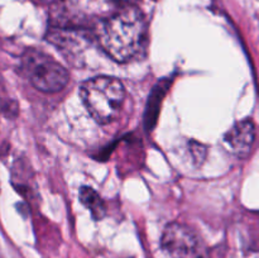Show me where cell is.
I'll list each match as a JSON object with an SVG mask.
<instances>
[{"label": "cell", "instance_id": "cell-1", "mask_svg": "<svg viewBox=\"0 0 259 258\" xmlns=\"http://www.w3.org/2000/svg\"><path fill=\"white\" fill-rule=\"evenodd\" d=\"M101 47L113 60L124 63L138 57L146 47L147 22L136 7L121 8L103 24Z\"/></svg>", "mask_w": 259, "mask_h": 258}, {"label": "cell", "instance_id": "cell-2", "mask_svg": "<svg viewBox=\"0 0 259 258\" xmlns=\"http://www.w3.org/2000/svg\"><path fill=\"white\" fill-rule=\"evenodd\" d=\"M80 95L90 115L99 124H108L120 113L125 100V89L118 78L99 76L81 85Z\"/></svg>", "mask_w": 259, "mask_h": 258}, {"label": "cell", "instance_id": "cell-3", "mask_svg": "<svg viewBox=\"0 0 259 258\" xmlns=\"http://www.w3.org/2000/svg\"><path fill=\"white\" fill-rule=\"evenodd\" d=\"M22 70L28 80L42 93H58L68 82V72L51 56L37 50H28L22 57Z\"/></svg>", "mask_w": 259, "mask_h": 258}, {"label": "cell", "instance_id": "cell-4", "mask_svg": "<svg viewBox=\"0 0 259 258\" xmlns=\"http://www.w3.org/2000/svg\"><path fill=\"white\" fill-rule=\"evenodd\" d=\"M162 248L171 258H204L205 245L189 225L171 223L162 234Z\"/></svg>", "mask_w": 259, "mask_h": 258}, {"label": "cell", "instance_id": "cell-5", "mask_svg": "<svg viewBox=\"0 0 259 258\" xmlns=\"http://www.w3.org/2000/svg\"><path fill=\"white\" fill-rule=\"evenodd\" d=\"M255 139V126L252 120L244 119L238 121L224 136L227 148L237 157L244 158L252 151Z\"/></svg>", "mask_w": 259, "mask_h": 258}, {"label": "cell", "instance_id": "cell-6", "mask_svg": "<svg viewBox=\"0 0 259 258\" xmlns=\"http://www.w3.org/2000/svg\"><path fill=\"white\" fill-rule=\"evenodd\" d=\"M78 195H80V201L82 202L83 206L88 207V209L90 210L94 219L100 220L105 217L106 215L105 204H104L100 195H99L93 187L82 186L81 187L80 192H78Z\"/></svg>", "mask_w": 259, "mask_h": 258}, {"label": "cell", "instance_id": "cell-7", "mask_svg": "<svg viewBox=\"0 0 259 258\" xmlns=\"http://www.w3.org/2000/svg\"><path fill=\"white\" fill-rule=\"evenodd\" d=\"M10 104H12V101L8 98L7 93H5L4 85H3L2 80H0V111L9 110Z\"/></svg>", "mask_w": 259, "mask_h": 258}, {"label": "cell", "instance_id": "cell-8", "mask_svg": "<svg viewBox=\"0 0 259 258\" xmlns=\"http://www.w3.org/2000/svg\"><path fill=\"white\" fill-rule=\"evenodd\" d=\"M114 2H115L116 4L120 5L121 8H126V7H134V4H136L138 0H114Z\"/></svg>", "mask_w": 259, "mask_h": 258}, {"label": "cell", "instance_id": "cell-9", "mask_svg": "<svg viewBox=\"0 0 259 258\" xmlns=\"http://www.w3.org/2000/svg\"><path fill=\"white\" fill-rule=\"evenodd\" d=\"M42 2H46V3H50V2H52V0H42Z\"/></svg>", "mask_w": 259, "mask_h": 258}]
</instances>
